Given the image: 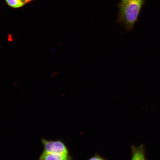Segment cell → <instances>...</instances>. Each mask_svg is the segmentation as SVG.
I'll list each match as a JSON object with an SVG mask.
<instances>
[{"label": "cell", "instance_id": "6da1fadb", "mask_svg": "<svg viewBox=\"0 0 160 160\" xmlns=\"http://www.w3.org/2000/svg\"><path fill=\"white\" fill-rule=\"evenodd\" d=\"M146 0H120L117 22L122 23L128 31L133 29Z\"/></svg>", "mask_w": 160, "mask_h": 160}, {"label": "cell", "instance_id": "7a4b0ae2", "mask_svg": "<svg viewBox=\"0 0 160 160\" xmlns=\"http://www.w3.org/2000/svg\"><path fill=\"white\" fill-rule=\"evenodd\" d=\"M41 142L43 147V152L69 155L67 147L61 140L52 141L42 138Z\"/></svg>", "mask_w": 160, "mask_h": 160}, {"label": "cell", "instance_id": "3957f363", "mask_svg": "<svg viewBox=\"0 0 160 160\" xmlns=\"http://www.w3.org/2000/svg\"><path fill=\"white\" fill-rule=\"evenodd\" d=\"M38 160H71V158L69 155L42 152L39 156Z\"/></svg>", "mask_w": 160, "mask_h": 160}, {"label": "cell", "instance_id": "277c9868", "mask_svg": "<svg viewBox=\"0 0 160 160\" xmlns=\"http://www.w3.org/2000/svg\"><path fill=\"white\" fill-rule=\"evenodd\" d=\"M132 157L131 160H145L144 153L142 148H132Z\"/></svg>", "mask_w": 160, "mask_h": 160}, {"label": "cell", "instance_id": "5b68a950", "mask_svg": "<svg viewBox=\"0 0 160 160\" xmlns=\"http://www.w3.org/2000/svg\"><path fill=\"white\" fill-rule=\"evenodd\" d=\"M9 5L14 8H18L24 5L26 3L25 0H6Z\"/></svg>", "mask_w": 160, "mask_h": 160}, {"label": "cell", "instance_id": "8992f818", "mask_svg": "<svg viewBox=\"0 0 160 160\" xmlns=\"http://www.w3.org/2000/svg\"><path fill=\"white\" fill-rule=\"evenodd\" d=\"M89 160H105L103 158H101L99 157H94L93 158H91V159H90Z\"/></svg>", "mask_w": 160, "mask_h": 160}, {"label": "cell", "instance_id": "52a82bcc", "mask_svg": "<svg viewBox=\"0 0 160 160\" xmlns=\"http://www.w3.org/2000/svg\"><path fill=\"white\" fill-rule=\"evenodd\" d=\"M26 2V3H28V2H30V1H31V0H25Z\"/></svg>", "mask_w": 160, "mask_h": 160}]
</instances>
